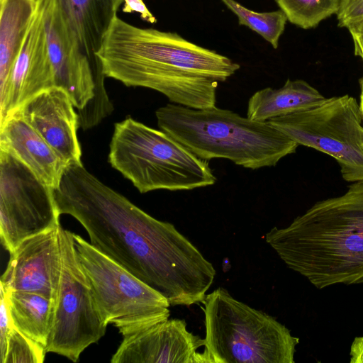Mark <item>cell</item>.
<instances>
[{"instance_id": "obj_24", "label": "cell", "mask_w": 363, "mask_h": 363, "mask_svg": "<svg viewBox=\"0 0 363 363\" xmlns=\"http://www.w3.org/2000/svg\"><path fill=\"white\" fill-rule=\"evenodd\" d=\"M338 26L346 27L363 21V0H341L337 12Z\"/></svg>"}, {"instance_id": "obj_13", "label": "cell", "mask_w": 363, "mask_h": 363, "mask_svg": "<svg viewBox=\"0 0 363 363\" xmlns=\"http://www.w3.org/2000/svg\"><path fill=\"white\" fill-rule=\"evenodd\" d=\"M203 338L187 329L184 319L172 318L123 337L111 363H206Z\"/></svg>"}, {"instance_id": "obj_25", "label": "cell", "mask_w": 363, "mask_h": 363, "mask_svg": "<svg viewBox=\"0 0 363 363\" xmlns=\"http://www.w3.org/2000/svg\"><path fill=\"white\" fill-rule=\"evenodd\" d=\"M9 315L4 289L0 286V357H4L8 337L13 328ZM0 359V360H1Z\"/></svg>"}, {"instance_id": "obj_22", "label": "cell", "mask_w": 363, "mask_h": 363, "mask_svg": "<svg viewBox=\"0 0 363 363\" xmlns=\"http://www.w3.org/2000/svg\"><path fill=\"white\" fill-rule=\"evenodd\" d=\"M291 23L303 29L315 27L337 13L341 0H275Z\"/></svg>"}, {"instance_id": "obj_23", "label": "cell", "mask_w": 363, "mask_h": 363, "mask_svg": "<svg viewBox=\"0 0 363 363\" xmlns=\"http://www.w3.org/2000/svg\"><path fill=\"white\" fill-rule=\"evenodd\" d=\"M45 347L13 328L6 343V352L1 363H42Z\"/></svg>"}, {"instance_id": "obj_10", "label": "cell", "mask_w": 363, "mask_h": 363, "mask_svg": "<svg viewBox=\"0 0 363 363\" xmlns=\"http://www.w3.org/2000/svg\"><path fill=\"white\" fill-rule=\"evenodd\" d=\"M55 189L21 160L0 149V238L11 253L24 240L57 228Z\"/></svg>"}, {"instance_id": "obj_6", "label": "cell", "mask_w": 363, "mask_h": 363, "mask_svg": "<svg viewBox=\"0 0 363 363\" xmlns=\"http://www.w3.org/2000/svg\"><path fill=\"white\" fill-rule=\"evenodd\" d=\"M202 303L206 363H294L299 338L272 316L222 287Z\"/></svg>"}, {"instance_id": "obj_14", "label": "cell", "mask_w": 363, "mask_h": 363, "mask_svg": "<svg viewBox=\"0 0 363 363\" xmlns=\"http://www.w3.org/2000/svg\"><path fill=\"white\" fill-rule=\"evenodd\" d=\"M55 86L42 0L38 5L13 66L6 96L0 102V123L25 102Z\"/></svg>"}, {"instance_id": "obj_29", "label": "cell", "mask_w": 363, "mask_h": 363, "mask_svg": "<svg viewBox=\"0 0 363 363\" xmlns=\"http://www.w3.org/2000/svg\"><path fill=\"white\" fill-rule=\"evenodd\" d=\"M361 94H360V104L359 107L363 116V77L360 80Z\"/></svg>"}, {"instance_id": "obj_15", "label": "cell", "mask_w": 363, "mask_h": 363, "mask_svg": "<svg viewBox=\"0 0 363 363\" xmlns=\"http://www.w3.org/2000/svg\"><path fill=\"white\" fill-rule=\"evenodd\" d=\"M75 108L67 93L53 86L25 102L13 114L28 123L69 165L82 164Z\"/></svg>"}, {"instance_id": "obj_20", "label": "cell", "mask_w": 363, "mask_h": 363, "mask_svg": "<svg viewBox=\"0 0 363 363\" xmlns=\"http://www.w3.org/2000/svg\"><path fill=\"white\" fill-rule=\"evenodd\" d=\"M4 291L13 327L46 347L53 322L55 301L32 292Z\"/></svg>"}, {"instance_id": "obj_21", "label": "cell", "mask_w": 363, "mask_h": 363, "mask_svg": "<svg viewBox=\"0 0 363 363\" xmlns=\"http://www.w3.org/2000/svg\"><path fill=\"white\" fill-rule=\"evenodd\" d=\"M238 18L239 25L245 26L261 35L276 49L283 33L287 17L280 9L256 12L248 9L235 0H221Z\"/></svg>"}, {"instance_id": "obj_9", "label": "cell", "mask_w": 363, "mask_h": 363, "mask_svg": "<svg viewBox=\"0 0 363 363\" xmlns=\"http://www.w3.org/2000/svg\"><path fill=\"white\" fill-rule=\"evenodd\" d=\"M62 265L53 322L45 350L77 362L105 334L89 281L77 256L73 233L59 228Z\"/></svg>"}, {"instance_id": "obj_12", "label": "cell", "mask_w": 363, "mask_h": 363, "mask_svg": "<svg viewBox=\"0 0 363 363\" xmlns=\"http://www.w3.org/2000/svg\"><path fill=\"white\" fill-rule=\"evenodd\" d=\"M60 226L24 240L9 253L0 280L5 290L35 293L55 301L62 265Z\"/></svg>"}, {"instance_id": "obj_3", "label": "cell", "mask_w": 363, "mask_h": 363, "mask_svg": "<svg viewBox=\"0 0 363 363\" xmlns=\"http://www.w3.org/2000/svg\"><path fill=\"white\" fill-rule=\"evenodd\" d=\"M266 242L286 266L318 289L363 283V182L315 203Z\"/></svg>"}, {"instance_id": "obj_7", "label": "cell", "mask_w": 363, "mask_h": 363, "mask_svg": "<svg viewBox=\"0 0 363 363\" xmlns=\"http://www.w3.org/2000/svg\"><path fill=\"white\" fill-rule=\"evenodd\" d=\"M73 240L105 325H114L126 337L169 318L170 304L162 295L79 235L73 233Z\"/></svg>"}, {"instance_id": "obj_18", "label": "cell", "mask_w": 363, "mask_h": 363, "mask_svg": "<svg viewBox=\"0 0 363 363\" xmlns=\"http://www.w3.org/2000/svg\"><path fill=\"white\" fill-rule=\"evenodd\" d=\"M317 89L302 79H287L280 88L256 91L247 104V117L260 122L301 111L326 100Z\"/></svg>"}, {"instance_id": "obj_27", "label": "cell", "mask_w": 363, "mask_h": 363, "mask_svg": "<svg viewBox=\"0 0 363 363\" xmlns=\"http://www.w3.org/2000/svg\"><path fill=\"white\" fill-rule=\"evenodd\" d=\"M347 28L354 42V55L363 60V21Z\"/></svg>"}, {"instance_id": "obj_19", "label": "cell", "mask_w": 363, "mask_h": 363, "mask_svg": "<svg viewBox=\"0 0 363 363\" xmlns=\"http://www.w3.org/2000/svg\"><path fill=\"white\" fill-rule=\"evenodd\" d=\"M37 5L38 0H0V102Z\"/></svg>"}, {"instance_id": "obj_5", "label": "cell", "mask_w": 363, "mask_h": 363, "mask_svg": "<svg viewBox=\"0 0 363 363\" xmlns=\"http://www.w3.org/2000/svg\"><path fill=\"white\" fill-rule=\"evenodd\" d=\"M108 161L140 192L192 190L216 182L202 160L162 130L130 117L114 125Z\"/></svg>"}, {"instance_id": "obj_8", "label": "cell", "mask_w": 363, "mask_h": 363, "mask_svg": "<svg viewBox=\"0 0 363 363\" xmlns=\"http://www.w3.org/2000/svg\"><path fill=\"white\" fill-rule=\"evenodd\" d=\"M267 122L298 145L335 158L345 181L363 182V116L354 98L326 99L311 108Z\"/></svg>"}, {"instance_id": "obj_26", "label": "cell", "mask_w": 363, "mask_h": 363, "mask_svg": "<svg viewBox=\"0 0 363 363\" xmlns=\"http://www.w3.org/2000/svg\"><path fill=\"white\" fill-rule=\"evenodd\" d=\"M124 6L122 11L123 13H130L133 12L138 13L140 18L148 23H155L157 19L155 16L147 9L143 0H123Z\"/></svg>"}, {"instance_id": "obj_1", "label": "cell", "mask_w": 363, "mask_h": 363, "mask_svg": "<svg viewBox=\"0 0 363 363\" xmlns=\"http://www.w3.org/2000/svg\"><path fill=\"white\" fill-rule=\"evenodd\" d=\"M55 196L60 214L76 218L93 247L162 295L170 306L203 301L216 269L173 224L147 214L82 164L67 167Z\"/></svg>"}, {"instance_id": "obj_16", "label": "cell", "mask_w": 363, "mask_h": 363, "mask_svg": "<svg viewBox=\"0 0 363 363\" xmlns=\"http://www.w3.org/2000/svg\"><path fill=\"white\" fill-rule=\"evenodd\" d=\"M0 149L21 160L47 186L59 187L68 164L20 116L13 114L0 123Z\"/></svg>"}, {"instance_id": "obj_4", "label": "cell", "mask_w": 363, "mask_h": 363, "mask_svg": "<svg viewBox=\"0 0 363 363\" xmlns=\"http://www.w3.org/2000/svg\"><path fill=\"white\" fill-rule=\"evenodd\" d=\"M155 116L160 130L207 161L223 158L251 169L270 167L298 146L267 121L216 106L192 108L167 104Z\"/></svg>"}, {"instance_id": "obj_28", "label": "cell", "mask_w": 363, "mask_h": 363, "mask_svg": "<svg viewBox=\"0 0 363 363\" xmlns=\"http://www.w3.org/2000/svg\"><path fill=\"white\" fill-rule=\"evenodd\" d=\"M350 363H363V337H357L350 347Z\"/></svg>"}, {"instance_id": "obj_11", "label": "cell", "mask_w": 363, "mask_h": 363, "mask_svg": "<svg viewBox=\"0 0 363 363\" xmlns=\"http://www.w3.org/2000/svg\"><path fill=\"white\" fill-rule=\"evenodd\" d=\"M48 52L55 86L64 89L86 124L97 123L113 108L104 89V78L95 72L55 0H42Z\"/></svg>"}, {"instance_id": "obj_2", "label": "cell", "mask_w": 363, "mask_h": 363, "mask_svg": "<svg viewBox=\"0 0 363 363\" xmlns=\"http://www.w3.org/2000/svg\"><path fill=\"white\" fill-rule=\"evenodd\" d=\"M96 56L105 77L155 90L192 108L216 106L218 83L240 67L177 33L137 27L118 16Z\"/></svg>"}, {"instance_id": "obj_17", "label": "cell", "mask_w": 363, "mask_h": 363, "mask_svg": "<svg viewBox=\"0 0 363 363\" xmlns=\"http://www.w3.org/2000/svg\"><path fill=\"white\" fill-rule=\"evenodd\" d=\"M96 74L105 77L96 56L123 0H55Z\"/></svg>"}]
</instances>
